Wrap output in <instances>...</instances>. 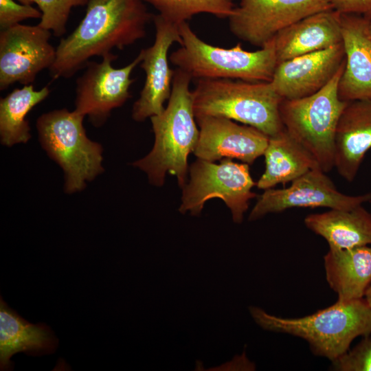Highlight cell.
<instances>
[{
    "label": "cell",
    "instance_id": "cell-24",
    "mask_svg": "<svg viewBox=\"0 0 371 371\" xmlns=\"http://www.w3.org/2000/svg\"><path fill=\"white\" fill-rule=\"evenodd\" d=\"M153 6L166 19L179 25L201 13L228 19L234 0H142Z\"/></svg>",
    "mask_w": 371,
    "mask_h": 371
},
{
    "label": "cell",
    "instance_id": "cell-23",
    "mask_svg": "<svg viewBox=\"0 0 371 371\" xmlns=\"http://www.w3.org/2000/svg\"><path fill=\"white\" fill-rule=\"evenodd\" d=\"M49 93L48 86L35 90L31 84L16 88L1 98L0 139L3 145L10 147L16 144L27 142L31 135L26 115Z\"/></svg>",
    "mask_w": 371,
    "mask_h": 371
},
{
    "label": "cell",
    "instance_id": "cell-20",
    "mask_svg": "<svg viewBox=\"0 0 371 371\" xmlns=\"http://www.w3.org/2000/svg\"><path fill=\"white\" fill-rule=\"evenodd\" d=\"M326 278L337 300L363 298L371 284V245L329 249L324 257Z\"/></svg>",
    "mask_w": 371,
    "mask_h": 371
},
{
    "label": "cell",
    "instance_id": "cell-12",
    "mask_svg": "<svg viewBox=\"0 0 371 371\" xmlns=\"http://www.w3.org/2000/svg\"><path fill=\"white\" fill-rule=\"evenodd\" d=\"M52 32L38 24H18L0 32V90L15 82L31 85L45 69H50L56 48L49 43Z\"/></svg>",
    "mask_w": 371,
    "mask_h": 371
},
{
    "label": "cell",
    "instance_id": "cell-13",
    "mask_svg": "<svg viewBox=\"0 0 371 371\" xmlns=\"http://www.w3.org/2000/svg\"><path fill=\"white\" fill-rule=\"evenodd\" d=\"M153 21L154 43L141 50L140 67L146 78L139 97L133 106L132 117L137 122L158 115L165 109L164 104L170 96L175 75V70L169 66V49L175 43H182L178 24L159 14L153 15Z\"/></svg>",
    "mask_w": 371,
    "mask_h": 371
},
{
    "label": "cell",
    "instance_id": "cell-6",
    "mask_svg": "<svg viewBox=\"0 0 371 371\" xmlns=\"http://www.w3.org/2000/svg\"><path fill=\"white\" fill-rule=\"evenodd\" d=\"M345 60L333 78L319 91L298 99H282L280 118L286 132L330 172L335 165V138L340 115L348 102L338 94Z\"/></svg>",
    "mask_w": 371,
    "mask_h": 371
},
{
    "label": "cell",
    "instance_id": "cell-8",
    "mask_svg": "<svg viewBox=\"0 0 371 371\" xmlns=\"http://www.w3.org/2000/svg\"><path fill=\"white\" fill-rule=\"evenodd\" d=\"M190 179L182 188L179 211L199 216L205 202L221 199L230 210L234 223H241L249 201L256 197L251 189L256 185L249 172V164L231 159L214 164L198 159L190 167Z\"/></svg>",
    "mask_w": 371,
    "mask_h": 371
},
{
    "label": "cell",
    "instance_id": "cell-4",
    "mask_svg": "<svg viewBox=\"0 0 371 371\" xmlns=\"http://www.w3.org/2000/svg\"><path fill=\"white\" fill-rule=\"evenodd\" d=\"M192 96L196 118H228L253 126L269 137L284 129L279 111L283 98L271 82L198 79Z\"/></svg>",
    "mask_w": 371,
    "mask_h": 371
},
{
    "label": "cell",
    "instance_id": "cell-3",
    "mask_svg": "<svg viewBox=\"0 0 371 371\" xmlns=\"http://www.w3.org/2000/svg\"><path fill=\"white\" fill-rule=\"evenodd\" d=\"M256 323L266 330L305 340L313 354L333 361L348 350L359 336L371 334V307L365 298L337 300L333 305L302 317L286 318L250 306Z\"/></svg>",
    "mask_w": 371,
    "mask_h": 371
},
{
    "label": "cell",
    "instance_id": "cell-19",
    "mask_svg": "<svg viewBox=\"0 0 371 371\" xmlns=\"http://www.w3.org/2000/svg\"><path fill=\"white\" fill-rule=\"evenodd\" d=\"M58 339L49 326L27 322L0 298V368L12 370V356L18 352L30 355L52 353Z\"/></svg>",
    "mask_w": 371,
    "mask_h": 371
},
{
    "label": "cell",
    "instance_id": "cell-25",
    "mask_svg": "<svg viewBox=\"0 0 371 371\" xmlns=\"http://www.w3.org/2000/svg\"><path fill=\"white\" fill-rule=\"evenodd\" d=\"M89 0H34L41 17L38 25L52 32L56 37L63 36L67 31L66 25L71 9L87 5Z\"/></svg>",
    "mask_w": 371,
    "mask_h": 371
},
{
    "label": "cell",
    "instance_id": "cell-22",
    "mask_svg": "<svg viewBox=\"0 0 371 371\" xmlns=\"http://www.w3.org/2000/svg\"><path fill=\"white\" fill-rule=\"evenodd\" d=\"M263 155L265 170L256 186L265 190L279 183L292 182L311 170L319 168L314 157L284 128L269 137Z\"/></svg>",
    "mask_w": 371,
    "mask_h": 371
},
{
    "label": "cell",
    "instance_id": "cell-17",
    "mask_svg": "<svg viewBox=\"0 0 371 371\" xmlns=\"http://www.w3.org/2000/svg\"><path fill=\"white\" fill-rule=\"evenodd\" d=\"M370 148L371 99L349 101L336 128L334 168L346 181H352Z\"/></svg>",
    "mask_w": 371,
    "mask_h": 371
},
{
    "label": "cell",
    "instance_id": "cell-5",
    "mask_svg": "<svg viewBox=\"0 0 371 371\" xmlns=\"http://www.w3.org/2000/svg\"><path fill=\"white\" fill-rule=\"evenodd\" d=\"M179 27L182 43L169 59L192 79L271 80L278 64L273 39L254 52L243 49L240 43L226 49L205 43L187 21L180 23Z\"/></svg>",
    "mask_w": 371,
    "mask_h": 371
},
{
    "label": "cell",
    "instance_id": "cell-2",
    "mask_svg": "<svg viewBox=\"0 0 371 371\" xmlns=\"http://www.w3.org/2000/svg\"><path fill=\"white\" fill-rule=\"evenodd\" d=\"M192 79L181 69H175L168 105L161 113L150 117L155 135L153 147L133 164L145 172L155 186H164L167 173L177 177L181 188L187 182L188 157L199 137L190 89Z\"/></svg>",
    "mask_w": 371,
    "mask_h": 371
},
{
    "label": "cell",
    "instance_id": "cell-10",
    "mask_svg": "<svg viewBox=\"0 0 371 371\" xmlns=\"http://www.w3.org/2000/svg\"><path fill=\"white\" fill-rule=\"evenodd\" d=\"M332 8L331 0H240L228 17L229 27L238 38L261 48L282 30Z\"/></svg>",
    "mask_w": 371,
    "mask_h": 371
},
{
    "label": "cell",
    "instance_id": "cell-31",
    "mask_svg": "<svg viewBox=\"0 0 371 371\" xmlns=\"http://www.w3.org/2000/svg\"><path fill=\"white\" fill-rule=\"evenodd\" d=\"M370 32H371V21H370Z\"/></svg>",
    "mask_w": 371,
    "mask_h": 371
},
{
    "label": "cell",
    "instance_id": "cell-11",
    "mask_svg": "<svg viewBox=\"0 0 371 371\" xmlns=\"http://www.w3.org/2000/svg\"><path fill=\"white\" fill-rule=\"evenodd\" d=\"M290 186L267 189L258 197L248 220L297 207L348 210L371 201V192L348 195L339 192L326 172L315 168L295 179Z\"/></svg>",
    "mask_w": 371,
    "mask_h": 371
},
{
    "label": "cell",
    "instance_id": "cell-9",
    "mask_svg": "<svg viewBox=\"0 0 371 371\" xmlns=\"http://www.w3.org/2000/svg\"><path fill=\"white\" fill-rule=\"evenodd\" d=\"M100 62L89 60L76 82L75 111L85 116L95 126H102L113 109L122 106L131 97V74L142 60L141 51L135 58L121 68L111 63L117 56L111 52Z\"/></svg>",
    "mask_w": 371,
    "mask_h": 371
},
{
    "label": "cell",
    "instance_id": "cell-30",
    "mask_svg": "<svg viewBox=\"0 0 371 371\" xmlns=\"http://www.w3.org/2000/svg\"><path fill=\"white\" fill-rule=\"evenodd\" d=\"M16 1L23 4L32 5V3H34V0H16Z\"/></svg>",
    "mask_w": 371,
    "mask_h": 371
},
{
    "label": "cell",
    "instance_id": "cell-28",
    "mask_svg": "<svg viewBox=\"0 0 371 371\" xmlns=\"http://www.w3.org/2000/svg\"><path fill=\"white\" fill-rule=\"evenodd\" d=\"M333 9L341 14H354L371 21V0H331Z\"/></svg>",
    "mask_w": 371,
    "mask_h": 371
},
{
    "label": "cell",
    "instance_id": "cell-26",
    "mask_svg": "<svg viewBox=\"0 0 371 371\" xmlns=\"http://www.w3.org/2000/svg\"><path fill=\"white\" fill-rule=\"evenodd\" d=\"M335 371H371V334L331 361Z\"/></svg>",
    "mask_w": 371,
    "mask_h": 371
},
{
    "label": "cell",
    "instance_id": "cell-1",
    "mask_svg": "<svg viewBox=\"0 0 371 371\" xmlns=\"http://www.w3.org/2000/svg\"><path fill=\"white\" fill-rule=\"evenodd\" d=\"M153 18L142 0H89L83 19L56 47L51 76L71 78L91 58L135 43L146 36V25Z\"/></svg>",
    "mask_w": 371,
    "mask_h": 371
},
{
    "label": "cell",
    "instance_id": "cell-29",
    "mask_svg": "<svg viewBox=\"0 0 371 371\" xmlns=\"http://www.w3.org/2000/svg\"><path fill=\"white\" fill-rule=\"evenodd\" d=\"M364 298L366 300L367 303L369 304V306L371 307V284L366 291Z\"/></svg>",
    "mask_w": 371,
    "mask_h": 371
},
{
    "label": "cell",
    "instance_id": "cell-14",
    "mask_svg": "<svg viewBox=\"0 0 371 371\" xmlns=\"http://www.w3.org/2000/svg\"><path fill=\"white\" fill-rule=\"evenodd\" d=\"M196 120L199 137L193 153L198 159L214 162L234 158L249 165L264 155L269 137L258 129L223 117Z\"/></svg>",
    "mask_w": 371,
    "mask_h": 371
},
{
    "label": "cell",
    "instance_id": "cell-21",
    "mask_svg": "<svg viewBox=\"0 0 371 371\" xmlns=\"http://www.w3.org/2000/svg\"><path fill=\"white\" fill-rule=\"evenodd\" d=\"M306 227L324 238L329 249L371 245V213L363 205L348 210L330 209L304 218Z\"/></svg>",
    "mask_w": 371,
    "mask_h": 371
},
{
    "label": "cell",
    "instance_id": "cell-16",
    "mask_svg": "<svg viewBox=\"0 0 371 371\" xmlns=\"http://www.w3.org/2000/svg\"><path fill=\"white\" fill-rule=\"evenodd\" d=\"M370 20L354 14H341L345 67L339 81V98L346 102L371 99Z\"/></svg>",
    "mask_w": 371,
    "mask_h": 371
},
{
    "label": "cell",
    "instance_id": "cell-27",
    "mask_svg": "<svg viewBox=\"0 0 371 371\" xmlns=\"http://www.w3.org/2000/svg\"><path fill=\"white\" fill-rule=\"evenodd\" d=\"M41 12L15 0H0V27L5 30L28 19H41Z\"/></svg>",
    "mask_w": 371,
    "mask_h": 371
},
{
    "label": "cell",
    "instance_id": "cell-7",
    "mask_svg": "<svg viewBox=\"0 0 371 371\" xmlns=\"http://www.w3.org/2000/svg\"><path fill=\"white\" fill-rule=\"evenodd\" d=\"M84 117L61 109L42 114L36 123L42 146L63 170L67 193L81 191L104 170L102 148L87 136Z\"/></svg>",
    "mask_w": 371,
    "mask_h": 371
},
{
    "label": "cell",
    "instance_id": "cell-18",
    "mask_svg": "<svg viewBox=\"0 0 371 371\" xmlns=\"http://www.w3.org/2000/svg\"><path fill=\"white\" fill-rule=\"evenodd\" d=\"M273 40L278 63L332 47L342 43L341 13L332 8L313 14L282 30Z\"/></svg>",
    "mask_w": 371,
    "mask_h": 371
},
{
    "label": "cell",
    "instance_id": "cell-15",
    "mask_svg": "<svg viewBox=\"0 0 371 371\" xmlns=\"http://www.w3.org/2000/svg\"><path fill=\"white\" fill-rule=\"evenodd\" d=\"M345 60L343 43L278 63L270 81L283 99L309 96L322 89Z\"/></svg>",
    "mask_w": 371,
    "mask_h": 371
}]
</instances>
